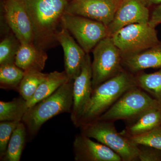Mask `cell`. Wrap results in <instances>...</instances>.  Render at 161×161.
Here are the masks:
<instances>
[{"instance_id":"obj_13","label":"cell","mask_w":161,"mask_h":161,"mask_svg":"<svg viewBox=\"0 0 161 161\" xmlns=\"http://www.w3.org/2000/svg\"><path fill=\"white\" fill-rule=\"evenodd\" d=\"M76 161H122L121 158L108 147L82 133L76 136L73 142Z\"/></svg>"},{"instance_id":"obj_15","label":"cell","mask_w":161,"mask_h":161,"mask_svg":"<svg viewBox=\"0 0 161 161\" xmlns=\"http://www.w3.org/2000/svg\"><path fill=\"white\" fill-rule=\"evenodd\" d=\"M123 66L125 69L134 75L147 69L161 68V43L124 57Z\"/></svg>"},{"instance_id":"obj_26","label":"cell","mask_w":161,"mask_h":161,"mask_svg":"<svg viewBox=\"0 0 161 161\" xmlns=\"http://www.w3.org/2000/svg\"><path fill=\"white\" fill-rule=\"evenodd\" d=\"M21 122V121H20ZM20 122L4 121L0 123V158H3L7 150L13 132Z\"/></svg>"},{"instance_id":"obj_22","label":"cell","mask_w":161,"mask_h":161,"mask_svg":"<svg viewBox=\"0 0 161 161\" xmlns=\"http://www.w3.org/2000/svg\"><path fill=\"white\" fill-rule=\"evenodd\" d=\"M137 86L161 104V69L150 74H135Z\"/></svg>"},{"instance_id":"obj_30","label":"cell","mask_w":161,"mask_h":161,"mask_svg":"<svg viewBox=\"0 0 161 161\" xmlns=\"http://www.w3.org/2000/svg\"><path fill=\"white\" fill-rule=\"evenodd\" d=\"M68 1H69V0H68Z\"/></svg>"},{"instance_id":"obj_17","label":"cell","mask_w":161,"mask_h":161,"mask_svg":"<svg viewBox=\"0 0 161 161\" xmlns=\"http://www.w3.org/2000/svg\"><path fill=\"white\" fill-rule=\"evenodd\" d=\"M161 126V106L153 108L132 121L122 133L128 137L139 135Z\"/></svg>"},{"instance_id":"obj_6","label":"cell","mask_w":161,"mask_h":161,"mask_svg":"<svg viewBox=\"0 0 161 161\" xmlns=\"http://www.w3.org/2000/svg\"><path fill=\"white\" fill-rule=\"evenodd\" d=\"M92 64L93 90L124 69L123 57L111 37L101 40L93 49Z\"/></svg>"},{"instance_id":"obj_28","label":"cell","mask_w":161,"mask_h":161,"mask_svg":"<svg viewBox=\"0 0 161 161\" xmlns=\"http://www.w3.org/2000/svg\"><path fill=\"white\" fill-rule=\"evenodd\" d=\"M149 23L155 27L161 23V4L157 6L152 11L150 15Z\"/></svg>"},{"instance_id":"obj_24","label":"cell","mask_w":161,"mask_h":161,"mask_svg":"<svg viewBox=\"0 0 161 161\" xmlns=\"http://www.w3.org/2000/svg\"><path fill=\"white\" fill-rule=\"evenodd\" d=\"M20 45L19 40L14 34L3 39L0 43V65L15 63Z\"/></svg>"},{"instance_id":"obj_1","label":"cell","mask_w":161,"mask_h":161,"mask_svg":"<svg viewBox=\"0 0 161 161\" xmlns=\"http://www.w3.org/2000/svg\"><path fill=\"white\" fill-rule=\"evenodd\" d=\"M33 31V44L48 49L58 43L57 35L61 26L68 0H24Z\"/></svg>"},{"instance_id":"obj_19","label":"cell","mask_w":161,"mask_h":161,"mask_svg":"<svg viewBox=\"0 0 161 161\" xmlns=\"http://www.w3.org/2000/svg\"><path fill=\"white\" fill-rule=\"evenodd\" d=\"M27 129L21 121L13 132L5 155L1 159L4 161H19L26 143Z\"/></svg>"},{"instance_id":"obj_20","label":"cell","mask_w":161,"mask_h":161,"mask_svg":"<svg viewBox=\"0 0 161 161\" xmlns=\"http://www.w3.org/2000/svg\"><path fill=\"white\" fill-rule=\"evenodd\" d=\"M28 108L27 102L21 96L11 101H1L0 121H22Z\"/></svg>"},{"instance_id":"obj_2","label":"cell","mask_w":161,"mask_h":161,"mask_svg":"<svg viewBox=\"0 0 161 161\" xmlns=\"http://www.w3.org/2000/svg\"><path fill=\"white\" fill-rule=\"evenodd\" d=\"M136 86L135 75L124 69L116 76L96 87L93 90L91 100L79 127L99 118L125 92Z\"/></svg>"},{"instance_id":"obj_21","label":"cell","mask_w":161,"mask_h":161,"mask_svg":"<svg viewBox=\"0 0 161 161\" xmlns=\"http://www.w3.org/2000/svg\"><path fill=\"white\" fill-rule=\"evenodd\" d=\"M48 74L35 69L24 71L23 78L19 86L18 92L26 101L32 97L38 87L45 80Z\"/></svg>"},{"instance_id":"obj_25","label":"cell","mask_w":161,"mask_h":161,"mask_svg":"<svg viewBox=\"0 0 161 161\" xmlns=\"http://www.w3.org/2000/svg\"><path fill=\"white\" fill-rule=\"evenodd\" d=\"M129 137L138 146H147L161 150V126L145 133Z\"/></svg>"},{"instance_id":"obj_10","label":"cell","mask_w":161,"mask_h":161,"mask_svg":"<svg viewBox=\"0 0 161 161\" xmlns=\"http://www.w3.org/2000/svg\"><path fill=\"white\" fill-rule=\"evenodd\" d=\"M92 62L89 54L80 74L74 80L73 103L70 118L75 126L79 127L80 119L91 100L93 92Z\"/></svg>"},{"instance_id":"obj_11","label":"cell","mask_w":161,"mask_h":161,"mask_svg":"<svg viewBox=\"0 0 161 161\" xmlns=\"http://www.w3.org/2000/svg\"><path fill=\"white\" fill-rule=\"evenodd\" d=\"M4 11L6 23L20 42L33 43L32 26L24 0H5Z\"/></svg>"},{"instance_id":"obj_9","label":"cell","mask_w":161,"mask_h":161,"mask_svg":"<svg viewBox=\"0 0 161 161\" xmlns=\"http://www.w3.org/2000/svg\"><path fill=\"white\" fill-rule=\"evenodd\" d=\"M121 0H72L65 13L80 16L103 23L112 22Z\"/></svg>"},{"instance_id":"obj_16","label":"cell","mask_w":161,"mask_h":161,"mask_svg":"<svg viewBox=\"0 0 161 161\" xmlns=\"http://www.w3.org/2000/svg\"><path fill=\"white\" fill-rule=\"evenodd\" d=\"M20 42L15 60L16 65L24 71L43 70L48 58L45 51L38 48L33 43Z\"/></svg>"},{"instance_id":"obj_23","label":"cell","mask_w":161,"mask_h":161,"mask_svg":"<svg viewBox=\"0 0 161 161\" xmlns=\"http://www.w3.org/2000/svg\"><path fill=\"white\" fill-rule=\"evenodd\" d=\"M24 71L15 63L0 65V84L1 88L17 90L24 75Z\"/></svg>"},{"instance_id":"obj_7","label":"cell","mask_w":161,"mask_h":161,"mask_svg":"<svg viewBox=\"0 0 161 161\" xmlns=\"http://www.w3.org/2000/svg\"><path fill=\"white\" fill-rule=\"evenodd\" d=\"M123 57L137 53L160 43L155 27L150 23H134L123 27L111 36Z\"/></svg>"},{"instance_id":"obj_3","label":"cell","mask_w":161,"mask_h":161,"mask_svg":"<svg viewBox=\"0 0 161 161\" xmlns=\"http://www.w3.org/2000/svg\"><path fill=\"white\" fill-rule=\"evenodd\" d=\"M74 80H69L52 95L28 109L22 121L30 135L34 136L43 124L56 115L71 113Z\"/></svg>"},{"instance_id":"obj_8","label":"cell","mask_w":161,"mask_h":161,"mask_svg":"<svg viewBox=\"0 0 161 161\" xmlns=\"http://www.w3.org/2000/svg\"><path fill=\"white\" fill-rule=\"evenodd\" d=\"M61 26L69 31L86 54L101 40L109 36L108 27L103 23L66 13L62 17Z\"/></svg>"},{"instance_id":"obj_14","label":"cell","mask_w":161,"mask_h":161,"mask_svg":"<svg viewBox=\"0 0 161 161\" xmlns=\"http://www.w3.org/2000/svg\"><path fill=\"white\" fill-rule=\"evenodd\" d=\"M57 40L64 53V71L70 80H74L81 72L87 54L63 26L57 34Z\"/></svg>"},{"instance_id":"obj_4","label":"cell","mask_w":161,"mask_h":161,"mask_svg":"<svg viewBox=\"0 0 161 161\" xmlns=\"http://www.w3.org/2000/svg\"><path fill=\"white\" fill-rule=\"evenodd\" d=\"M81 133L112 149L122 161H138L139 148L129 137L119 132L114 122L96 120L80 126Z\"/></svg>"},{"instance_id":"obj_5","label":"cell","mask_w":161,"mask_h":161,"mask_svg":"<svg viewBox=\"0 0 161 161\" xmlns=\"http://www.w3.org/2000/svg\"><path fill=\"white\" fill-rule=\"evenodd\" d=\"M161 104L137 86L127 91L97 119L115 122L132 121Z\"/></svg>"},{"instance_id":"obj_29","label":"cell","mask_w":161,"mask_h":161,"mask_svg":"<svg viewBox=\"0 0 161 161\" xmlns=\"http://www.w3.org/2000/svg\"><path fill=\"white\" fill-rule=\"evenodd\" d=\"M147 7L153 5H160L161 4V0H141Z\"/></svg>"},{"instance_id":"obj_27","label":"cell","mask_w":161,"mask_h":161,"mask_svg":"<svg viewBox=\"0 0 161 161\" xmlns=\"http://www.w3.org/2000/svg\"><path fill=\"white\" fill-rule=\"evenodd\" d=\"M138 161H161V150L147 146H138Z\"/></svg>"},{"instance_id":"obj_18","label":"cell","mask_w":161,"mask_h":161,"mask_svg":"<svg viewBox=\"0 0 161 161\" xmlns=\"http://www.w3.org/2000/svg\"><path fill=\"white\" fill-rule=\"evenodd\" d=\"M70 79L65 71H57L48 74L45 80L38 87L32 98L27 102L28 108L48 97Z\"/></svg>"},{"instance_id":"obj_12","label":"cell","mask_w":161,"mask_h":161,"mask_svg":"<svg viewBox=\"0 0 161 161\" xmlns=\"http://www.w3.org/2000/svg\"><path fill=\"white\" fill-rule=\"evenodd\" d=\"M150 15L149 8L141 0H121L108 26L109 36L130 24L148 23Z\"/></svg>"}]
</instances>
